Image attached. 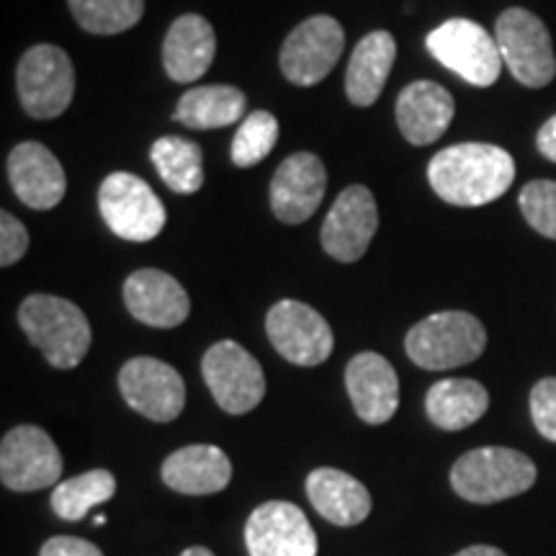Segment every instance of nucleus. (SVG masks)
Masks as SVG:
<instances>
[{"mask_svg":"<svg viewBox=\"0 0 556 556\" xmlns=\"http://www.w3.org/2000/svg\"><path fill=\"white\" fill-rule=\"evenodd\" d=\"M454 556H507V554H503L495 546H469V548H464V552H458Z\"/></svg>","mask_w":556,"mask_h":556,"instance_id":"c9c22d12","label":"nucleus"},{"mask_svg":"<svg viewBox=\"0 0 556 556\" xmlns=\"http://www.w3.org/2000/svg\"><path fill=\"white\" fill-rule=\"evenodd\" d=\"M307 497L315 510L332 526L351 528L364 523L371 513V495L348 471L319 467L307 477Z\"/></svg>","mask_w":556,"mask_h":556,"instance_id":"5701e85b","label":"nucleus"},{"mask_svg":"<svg viewBox=\"0 0 556 556\" xmlns=\"http://www.w3.org/2000/svg\"><path fill=\"white\" fill-rule=\"evenodd\" d=\"M536 148L546 160L556 163V114L548 119L536 135Z\"/></svg>","mask_w":556,"mask_h":556,"instance_id":"f704fd0d","label":"nucleus"},{"mask_svg":"<svg viewBox=\"0 0 556 556\" xmlns=\"http://www.w3.org/2000/svg\"><path fill=\"white\" fill-rule=\"evenodd\" d=\"M201 377L217 405L229 415H248L266 397V377L250 351L235 340H219L201 358Z\"/></svg>","mask_w":556,"mask_h":556,"instance_id":"1a4fd4ad","label":"nucleus"},{"mask_svg":"<svg viewBox=\"0 0 556 556\" xmlns=\"http://www.w3.org/2000/svg\"><path fill=\"white\" fill-rule=\"evenodd\" d=\"M250 556H317V536L302 507L268 500L250 513L245 523Z\"/></svg>","mask_w":556,"mask_h":556,"instance_id":"2eb2a0df","label":"nucleus"},{"mask_svg":"<svg viewBox=\"0 0 556 556\" xmlns=\"http://www.w3.org/2000/svg\"><path fill=\"white\" fill-rule=\"evenodd\" d=\"M62 454L58 443L39 426L9 430L0 443V479L11 492H37L58 486Z\"/></svg>","mask_w":556,"mask_h":556,"instance_id":"f8f14e48","label":"nucleus"},{"mask_svg":"<svg viewBox=\"0 0 556 556\" xmlns=\"http://www.w3.org/2000/svg\"><path fill=\"white\" fill-rule=\"evenodd\" d=\"M345 47V31L332 16H312L296 26L283 41L278 65L294 86L309 88L323 83L338 65Z\"/></svg>","mask_w":556,"mask_h":556,"instance_id":"9d476101","label":"nucleus"},{"mask_svg":"<svg viewBox=\"0 0 556 556\" xmlns=\"http://www.w3.org/2000/svg\"><path fill=\"white\" fill-rule=\"evenodd\" d=\"M516 178V160L497 144H451L430 160L428 180L438 199L454 206H484L505 197Z\"/></svg>","mask_w":556,"mask_h":556,"instance_id":"f257e3e1","label":"nucleus"},{"mask_svg":"<svg viewBox=\"0 0 556 556\" xmlns=\"http://www.w3.org/2000/svg\"><path fill=\"white\" fill-rule=\"evenodd\" d=\"M428 52L477 88L495 86L503 73V54H500L495 34L469 18H448L435 26L426 39Z\"/></svg>","mask_w":556,"mask_h":556,"instance_id":"39448f33","label":"nucleus"},{"mask_svg":"<svg viewBox=\"0 0 556 556\" xmlns=\"http://www.w3.org/2000/svg\"><path fill=\"white\" fill-rule=\"evenodd\" d=\"M278 142V119L270 111H253L232 137V163L238 168H253L274 152Z\"/></svg>","mask_w":556,"mask_h":556,"instance_id":"c756f323","label":"nucleus"},{"mask_svg":"<svg viewBox=\"0 0 556 556\" xmlns=\"http://www.w3.org/2000/svg\"><path fill=\"white\" fill-rule=\"evenodd\" d=\"M328 189V170L312 152H294L278 165L270 180V212L283 225H304L312 219Z\"/></svg>","mask_w":556,"mask_h":556,"instance_id":"dca6fc26","label":"nucleus"},{"mask_svg":"<svg viewBox=\"0 0 556 556\" xmlns=\"http://www.w3.org/2000/svg\"><path fill=\"white\" fill-rule=\"evenodd\" d=\"M518 201L528 225L544 238L556 240V180H531Z\"/></svg>","mask_w":556,"mask_h":556,"instance_id":"7c9ffc66","label":"nucleus"},{"mask_svg":"<svg viewBox=\"0 0 556 556\" xmlns=\"http://www.w3.org/2000/svg\"><path fill=\"white\" fill-rule=\"evenodd\" d=\"M80 29L99 37L129 31L144 16V0H67Z\"/></svg>","mask_w":556,"mask_h":556,"instance_id":"c85d7f7f","label":"nucleus"},{"mask_svg":"<svg viewBox=\"0 0 556 556\" xmlns=\"http://www.w3.org/2000/svg\"><path fill=\"white\" fill-rule=\"evenodd\" d=\"M29 242V229L21 225V219L11 212L0 214V266L9 268L24 258Z\"/></svg>","mask_w":556,"mask_h":556,"instance_id":"473e14b6","label":"nucleus"},{"mask_svg":"<svg viewBox=\"0 0 556 556\" xmlns=\"http://www.w3.org/2000/svg\"><path fill=\"white\" fill-rule=\"evenodd\" d=\"M180 556H214V554L208 552L206 546H191V548H186V552Z\"/></svg>","mask_w":556,"mask_h":556,"instance_id":"e433bc0d","label":"nucleus"},{"mask_svg":"<svg viewBox=\"0 0 556 556\" xmlns=\"http://www.w3.org/2000/svg\"><path fill=\"white\" fill-rule=\"evenodd\" d=\"M39 556H103L101 548L78 536H54L41 546Z\"/></svg>","mask_w":556,"mask_h":556,"instance_id":"72a5a7b5","label":"nucleus"},{"mask_svg":"<svg viewBox=\"0 0 556 556\" xmlns=\"http://www.w3.org/2000/svg\"><path fill=\"white\" fill-rule=\"evenodd\" d=\"M486 348V330L469 312H435L415 325L405 338V351L426 371L467 366Z\"/></svg>","mask_w":556,"mask_h":556,"instance_id":"20e7f679","label":"nucleus"},{"mask_svg":"<svg viewBox=\"0 0 556 556\" xmlns=\"http://www.w3.org/2000/svg\"><path fill=\"white\" fill-rule=\"evenodd\" d=\"M379 229V206L366 186H348L325 217L319 242L340 263H356L366 255Z\"/></svg>","mask_w":556,"mask_h":556,"instance_id":"4468645a","label":"nucleus"},{"mask_svg":"<svg viewBox=\"0 0 556 556\" xmlns=\"http://www.w3.org/2000/svg\"><path fill=\"white\" fill-rule=\"evenodd\" d=\"M454 96L433 80H415L397 96V127L415 148L433 144L454 119Z\"/></svg>","mask_w":556,"mask_h":556,"instance_id":"aec40b11","label":"nucleus"},{"mask_svg":"<svg viewBox=\"0 0 556 556\" xmlns=\"http://www.w3.org/2000/svg\"><path fill=\"white\" fill-rule=\"evenodd\" d=\"M217 54V34L199 13H186L170 24L163 41V67L170 80L197 83L212 67Z\"/></svg>","mask_w":556,"mask_h":556,"instance_id":"412c9836","label":"nucleus"},{"mask_svg":"<svg viewBox=\"0 0 556 556\" xmlns=\"http://www.w3.org/2000/svg\"><path fill=\"white\" fill-rule=\"evenodd\" d=\"M531 417L533 426L546 441L556 443V379H541L531 389Z\"/></svg>","mask_w":556,"mask_h":556,"instance_id":"2f4dec72","label":"nucleus"},{"mask_svg":"<svg viewBox=\"0 0 556 556\" xmlns=\"http://www.w3.org/2000/svg\"><path fill=\"white\" fill-rule=\"evenodd\" d=\"M536 484V464L516 448L467 451L451 469V486L467 503L492 505L523 495Z\"/></svg>","mask_w":556,"mask_h":556,"instance_id":"7ed1b4c3","label":"nucleus"},{"mask_svg":"<svg viewBox=\"0 0 556 556\" xmlns=\"http://www.w3.org/2000/svg\"><path fill=\"white\" fill-rule=\"evenodd\" d=\"M99 212L116 238L129 242H150L163 232V201L150 189L148 180L135 173H111L99 189Z\"/></svg>","mask_w":556,"mask_h":556,"instance_id":"0eeeda50","label":"nucleus"},{"mask_svg":"<svg viewBox=\"0 0 556 556\" xmlns=\"http://www.w3.org/2000/svg\"><path fill=\"white\" fill-rule=\"evenodd\" d=\"M266 332L270 345L289 364L296 366L309 368L325 364L336 348V336H332L328 319L296 299H281L268 309Z\"/></svg>","mask_w":556,"mask_h":556,"instance_id":"9b49d317","label":"nucleus"},{"mask_svg":"<svg viewBox=\"0 0 556 556\" xmlns=\"http://www.w3.org/2000/svg\"><path fill=\"white\" fill-rule=\"evenodd\" d=\"M486 409H490V394L475 379H443L428 389V420L448 433L475 426Z\"/></svg>","mask_w":556,"mask_h":556,"instance_id":"393cba45","label":"nucleus"},{"mask_svg":"<svg viewBox=\"0 0 556 556\" xmlns=\"http://www.w3.org/2000/svg\"><path fill=\"white\" fill-rule=\"evenodd\" d=\"M248 99L235 86H197L180 96L176 119L189 129H219L245 116Z\"/></svg>","mask_w":556,"mask_h":556,"instance_id":"a878e982","label":"nucleus"},{"mask_svg":"<svg viewBox=\"0 0 556 556\" xmlns=\"http://www.w3.org/2000/svg\"><path fill=\"white\" fill-rule=\"evenodd\" d=\"M345 389L353 409L368 426H384L400 405V379L394 366L379 353L366 351L345 368Z\"/></svg>","mask_w":556,"mask_h":556,"instance_id":"a211bd4d","label":"nucleus"},{"mask_svg":"<svg viewBox=\"0 0 556 556\" xmlns=\"http://www.w3.org/2000/svg\"><path fill=\"white\" fill-rule=\"evenodd\" d=\"M9 180L26 206L47 212L65 199V168L41 142H21L9 155Z\"/></svg>","mask_w":556,"mask_h":556,"instance_id":"6ab92c4d","label":"nucleus"},{"mask_svg":"<svg viewBox=\"0 0 556 556\" xmlns=\"http://www.w3.org/2000/svg\"><path fill=\"white\" fill-rule=\"evenodd\" d=\"M163 482L180 495H217L232 479V462L217 446H184L163 462Z\"/></svg>","mask_w":556,"mask_h":556,"instance_id":"4be33fe9","label":"nucleus"},{"mask_svg":"<svg viewBox=\"0 0 556 556\" xmlns=\"http://www.w3.org/2000/svg\"><path fill=\"white\" fill-rule=\"evenodd\" d=\"M495 39L513 78L526 88H544L556 78L552 34L536 13L507 9L495 24Z\"/></svg>","mask_w":556,"mask_h":556,"instance_id":"6e6552de","label":"nucleus"},{"mask_svg":"<svg viewBox=\"0 0 556 556\" xmlns=\"http://www.w3.org/2000/svg\"><path fill=\"white\" fill-rule=\"evenodd\" d=\"M152 165L173 193L191 197L204 186V157L197 142L184 137H160L150 150Z\"/></svg>","mask_w":556,"mask_h":556,"instance_id":"bb28decb","label":"nucleus"},{"mask_svg":"<svg viewBox=\"0 0 556 556\" xmlns=\"http://www.w3.org/2000/svg\"><path fill=\"white\" fill-rule=\"evenodd\" d=\"M397 60V41L389 31H371L358 41L345 70V96L353 106H371L379 101L389 73Z\"/></svg>","mask_w":556,"mask_h":556,"instance_id":"b1692460","label":"nucleus"},{"mask_svg":"<svg viewBox=\"0 0 556 556\" xmlns=\"http://www.w3.org/2000/svg\"><path fill=\"white\" fill-rule=\"evenodd\" d=\"M124 304L137 323L170 330L191 315V299L170 274L157 268H139L124 281Z\"/></svg>","mask_w":556,"mask_h":556,"instance_id":"f3484780","label":"nucleus"},{"mask_svg":"<svg viewBox=\"0 0 556 556\" xmlns=\"http://www.w3.org/2000/svg\"><path fill=\"white\" fill-rule=\"evenodd\" d=\"M18 325L29 343L54 368H75L90 348V325L78 304L54 294H31L21 302Z\"/></svg>","mask_w":556,"mask_h":556,"instance_id":"f03ea898","label":"nucleus"},{"mask_svg":"<svg viewBox=\"0 0 556 556\" xmlns=\"http://www.w3.org/2000/svg\"><path fill=\"white\" fill-rule=\"evenodd\" d=\"M119 392L127 405L152 422H173L184 413L186 384L170 364L137 356L119 371Z\"/></svg>","mask_w":556,"mask_h":556,"instance_id":"ddd939ff","label":"nucleus"},{"mask_svg":"<svg viewBox=\"0 0 556 556\" xmlns=\"http://www.w3.org/2000/svg\"><path fill=\"white\" fill-rule=\"evenodd\" d=\"M116 492V477L106 469L65 479L52 490V510L62 520H83L96 505L109 503Z\"/></svg>","mask_w":556,"mask_h":556,"instance_id":"cd10ccee","label":"nucleus"},{"mask_svg":"<svg viewBox=\"0 0 556 556\" xmlns=\"http://www.w3.org/2000/svg\"><path fill=\"white\" fill-rule=\"evenodd\" d=\"M16 88L31 119H58L75 96L73 60L58 45L31 47L16 67Z\"/></svg>","mask_w":556,"mask_h":556,"instance_id":"423d86ee","label":"nucleus"}]
</instances>
